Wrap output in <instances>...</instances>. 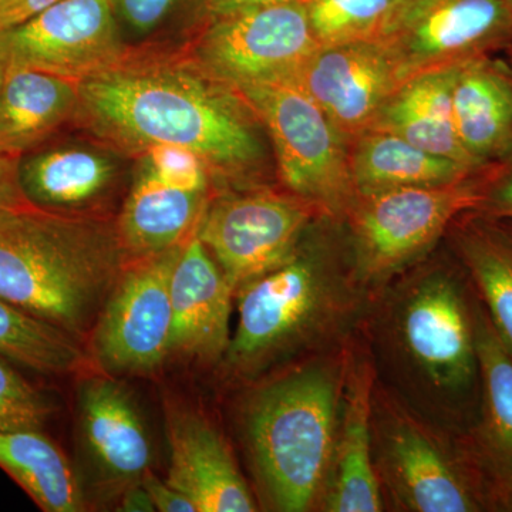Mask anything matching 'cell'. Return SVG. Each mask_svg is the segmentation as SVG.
Segmentation results:
<instances>
[{"instance_id": "1", "label": "cell", "mask_w": 512, "mask_h": 512, "mask_svg": "<svg viewBox=\"0 0 512 512\" xmlns=\"http://www.w3.org/2000/svg\"><path fill=\"white\" fill-rule=\"evenodd\" d=\"M77 89L74 117L120 150L143 156L154 146L187 148L222 180H245L265 167L254 110L194 59L127 55Z\"/></svg>"}, {"instance_id": "2", "label": "cell", "mask_w": 512, "mask_h": 512, "mask_svg": "<svg viewBox=\"0 0 512 512\" xmlns=\"http://www.w3.org/2000/svg\"><path fill=\"white\" fill-rule=\"evenodd\" d=\"M336 222H312L286 261L239 289L238 326L225 355L239 375L320 348L353 323L366 289Z\"/></svg>"}, {"instance_id": "3", "label": "cell", "mask_w": 512, "mask_h": 512, "mask_svg": "<svg viewBox=\"0 0 512 512\" xmlns=\"http://www.w3.org/2000/svg\"><path fill=\"white\" fill-rule=\"evenodd\" d=\"M116 227L30 205L0 217V296L77 336L126 268Z\"/></svg>"}, {"instance_id": "4", "label": "cell", "mask_w": 512, "mask_h": 512, "mask_svg": "<svg viewBox=\"0 0 512 512\" xmlns=\"http://www.w3.org/2000/svg\"><path fill=\"white\" fill-rule=\"evenodd\" d=\"M390 291L375 322L383 365L413 412L441 423L480 376L473 309L454 275L437 266Z\"/></svg>"}, {"instance_id": "5", "label": "cell", "mask_w": 512, "mask_h": 512, "mask_svg": "<svg viewBox=\"0 0 512 512\" xmlns=\"http://www.w3.org/2000/svg\"><path fill=\"white\" fill-rule=\"evenodd\" d=\"M343 362L318 360L292 370L256 390L245 407L249 457L276 511L319 504L335 444Z\"/></svg>"}, {"instance_id": "6", "label": "cell", "mask_w": 512, "mask_h": 512, "mask_svg": "<svg viewBox=\"0 0 512 512\" xmlns=\"http://www.w3.org/2000/svg\"><path fill=\"white\" fill-rule=\"evenodd\" d=\"M238 93L271 138L288 191L320 217L345 220L357 198L349 141L295 84H258Z\"/></svg>"}, {"instance_id": "7", "label": "cell", "mask_w": 512, "mask_h": 512, "mask_svg": "<svg viewBox=\"0 0 512 512\" xmlns=\"http://www.w3.org/2000/svg\"><path fill=\"white\" fill-rule=\"evenodd\" d=\"M483 200L468 180L357 195L345 221L357 281L386 284L420 261L461 212Z\"/></svg>"}, {"instance_id": "8", "label": "cell", "mask_w": 512, "mask_h": 512, "mask_svg": "<svg viewBox=\"0 0 512 512\" xmlns=\"http://www.w3.org/2000/svg\"><path fill=\"white\" fill-rule=\"evenodd\" d=\"M318 47L305 3H286L208 19L192 59L239 92L291 82Z\"/></svg>"}, {"instance_id": "9", "label": "cell", "mask_w": 512, "mask_h": 512, "mask_svg": "<svg viewBox=\"0 0 512 512\" xmlns=\"http://www.w3.org/2000/svg\"><path fill=\"white\" fill-rule=\"evenodd\" d=\"M511 35L504 0H397L373 39L406 82L483 56Z\"/></svg>"}, {"instance_id": "10", "label": "cell", "mask_w": 512, "mask_h": 512, "mask_svg": "<svg viewBox=\"0 0 512 512\" xmlns=\"http://www.w3.org/2000/svg\"><path fill=\"white\" fill-rule=\"evenodd\" d=\"M316 217L318 212L291 192H228L208 202L197 235L237 293L286 261Z\"/></svg>"}, {"instance_id": "11", "label": "cell", "mask_w": 512, "mask_h": 512, "mask_svg": "<svg viewBox=\"0 0 512 512\" xmlns=\"http://www.w3.org/2000/svg\"><path fill=\"white\" fill-rule=\"evenodd\" d=\"M183 244L124 268L94 330V353L104 369L146 375L170 355L171 276Z\"/></svg>"}, {"instance_id": "12", "label": "cell", "mask_w": 512, "mask_h": 512, "mask_svg": "<svg viewBox=\"0 0 512 512\" xmlns=\"http://www.w3.org/2000/svg\"><path fill=\"white\" fill-rule=\"evenodd\" d=\"M128 55L113 0H57L0 33V60L79 83Z\"/></svg>"}, {"instance_id": "13", "label": "cell", "mask_w": 512, "mask_h": 512, "mask_svg": "<svg viewBox=\"0 0 512 512\" xmlns=\"http://www.w3.org/2000/svg\"><path fill=\"white\" fill-rule=\"evenodd\" d=\"M373 454L380 485L413 512H471L478 503L468 480L421 421L380 396L373 400Z\"/></svg>"}, {"instance_id": "14", "label": "cell", "mask_w": 512, "mask_h": 512, "mask_svg": "<svg viewBox=\"0 0 512 512\" xmlns=\"http://www.w3.org/2000/svg\"><path fill=\"white\" fill-rule=\"evenodd\" d=\"M288 83L299 87L352 144L372 127L403 80L386 50L372 37L319 46Z\"/></svg>"}, {"instance_id": "15", "label": "cell", "mask_w": 512, "mask_h": 512, "mask_svg": "<svg viewBox=\"0 0 512 512\" xmlns=\"http://www.w3.org/2000/svg\"><path fill=\"white\" fill-rule=\"evenodd\" d=\"M375 392L376 370L372 362L350 353L343 362L335 444L319 501L323 511H382V485L373 454Z\"/></svg>"}, {"instance_id": "16", "label": "cell", "mask_w": 512, "mask_h": 512, "mask_svg": "<svg viewBox=\"0 0 512 512\" xmlns=\"http://www.w3.org/2000/svg\"><path fill=\"white\" fill-rule=\"evenodd\" d=\"M170 353L218 360L227 355L234 289L198 238L197 228L181 248L171 276Z\"/></svg>"}, {"instance_id": "17", "label": "cell", "mask_w": 512, "mask_h": 512, "mask_svg": "<svg viewBox=\"0 0 512 512\" xmlns=\"http://www.w3.org/2000/svg\"><path fill=\"white\" fill-rule=\"evenodd\" d=\"M167 483L187 495L198 512H252L254 497L227 443L202 416L178 412L168 420Z\"/></svg>"}, {"instance_id": "18", "label": "cell", "mask_w": 512, "mask_h": 512, "mask_svg": "<svg viewBox=\"0 0 512 512\" xmlns=\"http://www.w3.org/2000/svg\"><path fill=\"white\" fill-rule=\"evenodd\" d=\"M80 421L90 453L114 480H140L153 450L136 403L120 384L90 379L80 390Z\"/></svg>"}, {"instance_id": "19", "label": "cell", "mask_w": 512, "mask_h": 512, "mask_svg": "<svg viewBox=\"0 0 512 512\" xmlns=\"http://www.w3.org/2000/svg\"><path fill=\"white\" fill-rule=\"evenodd\" d=\"M207 205L208 194L164 183L143 163L116 225L121 247L133 259L178 247L195 231Z\"/></svg>"}, {"instance_id": "20", "label": "cell", "mask_w": 512, "mask_h": 512, "mask_svg": "<svg viewBox=\"0 0 512 512\" xmlns=\"http://www.w3.org/2000/svg\"><path fill=\"white\" fill-rule=\"evenodd\" d=\"M453 120L477 167L512 153V83L484 56L461 64L454 80Z\"/></svg>"}, {"instance_id": "21", "label": "cell", "mask_w": 512, "mask_h": 512, "mask_svg": "<svg viewBox=\"0 0 512 512\" xmlns=\"http://www.w3.org/2000/svg\"><path fill=\"white\" fill-rule=\"evenodd\" d=\"M461 64L407 79L383 104L370 128L389 131L429 153L478 168L454 127L451 93Z\"/></svg>"}, {"instance_id": "22", "label": "cell", "mask_w": 512, "mask_h": 512, "mask_svg": "<svg viewBox=\"0 0 512 512\" xmlns=\"http://www.w3.org/2000/svg\"><path fill=\"white\" fill-rule=\"evenodd\" d=\"M73 80L28 67L6 66L0 96V150L22 156L76 116Z\"/></svg>"}, {"instance_id": "23", "label": "cell", "mask_w": 512, "mask_h": 512, "mask_svg": "<svg viewBox=\"0 0 512 512\" xmlns=\"http://www.w3.org/2000/svg\"><path fill=\"white\" fill-rule=\"evenodd\" d=\"M474 170L377 128L363 131L350 144V171L357 195L461 183Z\"/></svg>"}, {"instance_id": "24", "label": "cell", "mask_w": 512, "mask_h": 512, "mask_svg": "<svg viewBox=\"0 0 512 512\" xmlns=\"http://www.w3.org/2000/svg\"><path fill=\"white\" fill-rule=\"evenodd\" d=\"M114 175L113 161L90 148H55L20 163L26 197L36 207L56 212L92 204L110 187Z\"/></svg>"}, {"instance_id": "25", "label": "cell", "mask_w": 512, "mask_h": 512, "mask_svg": "<svg viewBox=\"0 0 512 512\" xmlns=\"http://www.w3.org/2000/svg\"><path fill=\"white\" fill-rule=\"evenodd\" d=\"M0 468L40 510H83V491L72 464L43 430L0 431Z\"/></svg>"}, {"instance_id": "26", "label": "cell", "mask_w": 512, "mask_h": 512, "mask_svg": "<svg viewBox=\"0 0 512 512\" xmlns=\"http://www.w3.org/2000/svg\"><path fill=\"white\" fill-rule=\"evenodd\" d=\"M473 315L483 386L481 441L491 464L505 480L512 477V355L484 309L474 306Z\"/></svg>"}, {"instance_id": "27", "label": "cell", "mask_w": 512, "mask_h": 512, "mask_svg": "<svg viewBox=\"0 0 512 512\" xmlns=\"http://www.w3.org/2000/svg\"><path fill=\"white\" fill-rule=\"evenodd\" d=\"M0 356L42 375H67L83 365L76 336L0 296Z\"/></svg>"}, {"instance_id": "28", "label": "cell", "mask_w": 512, "mask_h": 512, "mask_svg": "<svg viewBox=\"0 0 512 512\" xmlns=\"http://www.w3.org/2000/svg\"><path fill=\"white\" fill-rule=\"evenodd\" d=\"M457 244L488 319L512 355V238L487 225L468 224L458 232Z\"/></svg>"}, {"instance_id": "29", "label": "cell", "mask_w": 512, "mask_h": 512, "mask_svg": "<svg viewBox=\"0 0 512 512\" xmlns=\"http://www.w3.org/2000/svg\"><path fill=\"white\" fill-rule=\"evenodd\" d=\"M397 0H306V13L319 46L372 39Z\"/></svg>"}, {"instance_id": "30", "label": "cell", "mask_w": 512, "mask_h": 512, "mask_svg": "<svg viewBox=\"0 0 512 512\" xmlns=\"http://www.w3.org/2000/svg\"><path fill=\"white\" fill-rule=\"evenodd\" d=\"M53 412L49 397L0 356V431L43 430Z\"/></svg>"}, {"instance_id": "31", "label": "cell", "mask_w": 512, "mask_h": 512, "mask_svg": "<svg viewBox=\"0 0 512 512\" xmlns=\"http://www.w3.org/2000/svg\"><path fill=\"white\" fill-rule=\"evenodd\" d=\"M143 163L164 183L181 190L210 192L212 173L198 154L177 146H154L143 154Z\"/></svg>"}, {"instance_id": "32", "label": "cell", "mask_w": 512, "mask_h": 512, "mask_svg": "<svg viewBox=\"0 0 512 512\" xmlns=\"http://www.w3.org/2000/svg\"><path fill=\"white\" fill-rule=\"evenodd\" d=\"M113 3L117 18L131 32L146 35L170 16L178 0H113Z\"/></svg>"}, {"instance_id": "33", "label": "cell", "mask_w": 512, "mask_h": 512, "mask_svg": "<svg viewBox=\"0 0 512 512\" xmlns=\"http://www.w3.org/2000/svg\"><path fill=\"white\" fill-rule=\"evenodd\" d=\"M22 156L0 150V217L33 205L20 180Z\"/></svg>"}, {"instance_id": "34", "label": "cell", "mask_w": 512, "mask_h": 512, "mask_svg": "<svg viewBox=\"0 0 512 512\" xmlns=\"http://www.w3.org/2000/svg\"><path fill=\"white\" fill-rule=\"evenodd\" d=\"M140 483L146 488L153 500L154 507L161 512H198L195 504L187 495L178 491L167 481L160 480L150 471L140 478Z\"/></svg>"}, {"instance_id": "35", "label": "cell", "mask_w": 512, "mask_h": 512, "mask_svg": "<svg viewBox=\"0 0 512 512\" xmlns=\"http://www.w3.org/2000/svg\"><path fill=\"white\" fill-rule=\"evenodd\" d=\"M305 2L306 0H202L208 19L229 15V13L242 12V10Z\"/></svg>"}, {"instance_id": "36", "label": "cell", "mask_w": 512, "mask_h": 512, "mask_svg": "<svg viewBox=\"0 0 512 512\" xmlns=\"http://www.w3.org/2000/svg\"><path fill=\"white\" fill-rule=\"evenodd\" d=\"M488 207L497 215L512 217V170L507 177L495 187L493 194L488 198Z\"/></svg>"}, {"instance_id": "37", "label": "cell", "mask_w": 512, "mask_h": 512, "mask_svg": "<svg viewBox=\"0 0 512 512\" xmlns=\"http://www.w3.org/2000/svg\"><path fill=\"white\" fill-rule=\"evenodd\" d=\"M120 511L124 512H153L157 511L154 507L150 494L147 493L143 485L136 484L128 488L121 500Z\"/></svg>"}, {"instance_id": "38", "label": "cell", "mask_w": 512, "mask_h": 512, "mask_svg": "<svg viewBox=\"0 0 512 512\" xmlns=\"http://www.w3.org/2000/svg\"><path fill=\"white\" fill-rule=\"evenodd\" d=\"M500 498L505 510L512 511V477L503 480V490H501Z\"/></svg>"}, {"instance_id": "39", "label": "cell", "mask_w": 512, "mask_h": 512, "mask_svg": "<svg viewBox=\"0 0 512 512\" xmlns=\"http://www.w3.org/2000/svg\"><path fill=\"white\" fill-rule=\"evenodd\" d=\"M6 64L0 60V96H2L3 79H5Z\"/></svg>"}, {"instance_id": "40", "label": "cell", "mask_w": 512, "mask_h": 512, "mask_svg": "<svg viewBox=\"0 0 512 512\" xmlns=\"http://www.w3.org/2000/svg\"><path fill=\"white\" fill-rule=\"evenodd\" d=\"M505 6H507L508 10H510L512 16V0H504Z\"/></svg>"}]
</instances>
